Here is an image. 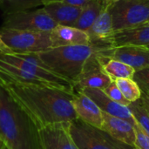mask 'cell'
<instances>
[{
	"label": "cell",
	"instance_id": "obj_1",
	"mask_svg": "<svg viewBox=\"0 0 149 149\" xmlns=\"http://www.w3.org/2000/svg\"><path fill=\"white\" fill-rule=\"evenodd\" d=\"M0 80L38 129L56 123H70L78 118L72 106L74 91L19 83L3 76Z\"/></svg>",
	"mask_w": 149,
	"mask_h": 149
},
{
	"label": "cell",
	"instance_id": "obj_2",
	"mask_svg": "<svg viewBox=\"0 0 149 149\" xmlns=\"http://www.w3.org/2000/svg\"><path fill=\"white\" fill-rule=\"evenodd\" d=\"M0 142L8 149H39L38 127L1 80Z\"/></svg>",
	"mask_w": 149,
	"mask_h": 149
},
{
	"label": "cell",
	"instance_id": "obj_3",
	"mask_svg": "<svg viewBox=\"0 0 149 149\" xmlns=\"http://www.w3.org/2000/svg\"><path fill=\"white\" fill-rule=\"evenodd\" d=\"M104 48L94 44L72 45L54 47L37 54L50 71L69 80L73 86L86 61L94 54L100 53Z\"/></svg>",
	"mask_w": 149,
	"mask_h": 149
},
{
	"label": "cell",
	"instance_id": "obj_4",
	"mask_svg": "<svg viewBox=\"0 0 149 149\" xmlns=\"http://www.w3.org/2000/svg\"><path fill=\"white\" fill-rule=\"evenodd\" d=\"M68 130L79 149H135L78 118L68 124Z\"/></svg>",
	"mask_w": 149,
	"mask_h": 149
},
{
	"label": "cell",
	"instance_id": "obj_5",
	"mask_svg": "<svg viewBox=\"0 0 149 149\" xmlns=\"http://www.w3.org/2000/svg\"><path fill=\"white\" fill-rule=\"evenodd\" d=\"M0 36L14 53H38L53 48L51 31L0 28Z\"/></svg>",
	"mask_w": 149,
	"mask_h": 149
},
{
	"label": "cell",
	"instance_id": "obj_6",
	"mask_svg": "<svg viewBox=\"0 0 149 149\" xmlns=\"http://www.w3.org/2000/svg\"><path fill=\"white\" fill-rule=\"evenodd\" d=\"M107 7L114 31L149 23V0H113Z\"/></svg>",
	"mask_w": 149,
	"mask_h": 149
},
{
	"label": "cell",
	"instance_id": "obj_7",
	"mask_svg": "<svg viewBox=\"0 0 149 149\" xmlns=\"http://www.w3.org/2000/svg\"><path fill=\"white\" fill-rule=\"evenodd\" d=\"M57 25L43 7L7 14L3 24V27L7 29L25 31H52Z\"/></svg>",
	"mask_w": 149,
	"mask_h": 149
},
{
	"label": "cell",
	"instance_id": "obj_8",
	"mask_svg": "<svg viewBox=\"0 0 149 149\" xmlns=\"http://www.w3.org/2000/svg\"><path fill=\"white\" fill-rule=\"evenodd\" d=\"M98 54L92 56L85 64L80 74L73 83L75 92L84 88H98L104 90L113 80L103 71Z\"/></svg>",
	"mask_w": 149,
	"mask_h": 149
},
{
	"label": "cell",
	"instance_id": "obj_9",
	"mask_svg": "<svg viewBox=\"0 0 149 149\" xmlns=\"http://www.w3.org/2000/svg\"><path fill=\"white\" fill-rule=\"evenodd\" d=\"M68 124L56 123L39 128V149H79L71 137Z\"/></svg>",
	"mask_w": 149,
	"mask_h": 149
},
{
	"label": "cell",
	"instance_id": "obj_10",
	"mask_svg": "<svg viewBox=\"0 0 149 149\" xmlns=\"http://www.w3.org/2000/svg\"><path fill=\"white\" fill-rule=\"evenodd\" d=\"M100 56L120 60L135 70L149 66V48L148 46L106 47L100 52Z\"/></svg>",
	"mask_w": 149,
	"mask_h": 149
},
{
	"label": "cell",
	"instance_id": "obj_11",
	"mask_svg": "<svg viewBox=\"0 0 149 149\" xmlns=\"http://www.w3.org/2000/svg\"><path fill=\"white\" fill-rule=\"evenodd\" d=\"M105 46H147L149 45V24L113 31L103 43Z\"/></svg>",
	"mask_w": 149,
	"mask_h": 149
},
{
	"label": "cell",
	"instance_id": "obj_12",
	"mask_svg": "<svg viewBox=\"0 0 149 149\" xmlns=\"http://www.w3.org/2000/svg\"><path fill=\"white\" fill-rule=\"evenodd\" d=\"M79 92H82L90 99H92L102 112L115 117L127 120L134 126L137 124L128 107L113 101L105 93L103 90L98 88H84Z\"/></svg>",
	"mask_w": 149,
	"mask_h": 149
},
{
	"label": "cell",
	"instance_id": "obj_13",
	"mask_svg": "<svg viewBox=\"0 0 149 149\" xmlns=\"http://www.w3.org/2000/svg\"><path fill=\"white\" fill-rule=\"evenodd\" d=\"M72 106L78 119L93 127L102 128V111L87 95L82 92H75L72 99Z\"/></svg>",
	"mask_w": 149,
	"mask_h": 149
},
{
	"label": "cell",
	"instance_id": "obj_14",
	"mask_svg": "<svg viewBox=\"0 0 149 149\" xmlns=\"http://www.w3.org/2000/svg\"><path fill=\"white\" fill-rule=\"evenodd\" d=\"M103 124L102 130L110 134L113 138L134 147L136 134L134 126L128 120L110 115L102 112Z\"/></svg>",
	"mask_w": 149,
	"mask_h": 149
},
{
	"label": "cell",
	"instance_id": "obj_15",
	"mask_svg": "<svg viewBox=\"0 0 149 149\" xmlns=\"http://www.w3.org/2000/svg\"><path fill=\"white\" fill-rule=\"evenodd\" d=\"M51 34L53 48L64 45L91 44L87 32L73 26L57 25L51 31Z\"/></svg>",
	"mask_w": 149,
	"mask_h": 149
},
{
	"label": "cell",
	"instance_id": "obj_16",
	"mask_svg": "<svg viewBox=\"0 0 149 149\" xmlns=\"http://www.w3.org/2000/svg\"><path fill=\"white\" fill-rule=\"evenodd\" d=\"M43 8L58 25L65 26H73L82 10V8L67 4L62 1L46 3L43 5Z\"/></svg>",
	"mask_w": 149,
	"mask_h": 149
},
{
	"label": "cell",
	"instance_id": "obj_17",
	"mask_svg": "<svg viewBox=\"0 0 149 149\" xmlns=\"http://www.w3.org/2000/svg\"><path fill=\"white\" fill-rule=\"evenodd\" d=\"M113 31L114 30L111 12L108 7L102 8L96 20L91 28L87 31L90 43L105 46L103 43L113 32Z\"/></svg>",
	"mask_w": 149,
	"mask_h": 149
},
{
	"label": "cell",
	"instance_id": "obj_18",
	"mask_svg": "<svg viewBox=\"0 0 149 149\" xmlns=\"http://www.w3.org/2000/svg\"><path fill=\"white\" fill-rule=\"evenodd\" d=\"M103 71L113 79H133L135 69L127 64L113 58H107L98 55Z\"/></svg>",
	"mask_w": 149,
	"mask_h": 149
},
{
	"label": "cell",
	"instance_id": "obj_19",
	"mask_svg": "<svg viewBox=\"0 0 149 149\" xmlns=\"http://www.w3.org/2000/svg\"><path fill=\"white\" fill-rule=\"evenodd\" d=\"M101 10L102 6L97 0H90V2L84 8H82L81 13L73 24V27L87 32Z\"/></svg>",
	"mask_w": 149,
	"mask_h": 149
},
{
	"label": "cell",
	"instance_id": "obj_20",
	"mask_svg": "<svg viewBox=\"0 0 149 149\" xmlns=\"http://www.w3.org/2000/svg\"><path fill=\"white\" fill-rule=\"evenodd\" d=\"M43 5L42 0H0V8L7 14L26 10Z\"/></svg>",
	"mask_w": 149,
	"mask_h": 149
},
{
	"label": "cell",
	"instance_id": "obj_21",
	"mask_svg": "<svg viewBox=\"0 0 149 149\" xmlns=\"http://www.w3.org/2000/svg\"><path fill=\"white\" fill-rule=\"evenodd\" d=\"M113 81L128 101L134 102L141 98L142 92L133 79H117Z\"/></svg>",
	"mask_w": 149,
	"mask_h": 149
},
{
	"label": "cell",
	"instance_id": "obj_22",
	"mask_svg": "<svg viewBox=\"0 0 149 149\" xmlns=\"http://www.w3.org/2000/svg\"><path fill=\"white\" fill-rule=\"evenodd\" d=\"M136 123L149 135V112L141 99L131 102L128 106Z\"/></svg>",
	"mask_w": 149,
	"mask_h": 149
},
{
	"label": "cell",
	"instance_id": "obj_23",
	"mask_svg": "<svg viewBox=\"0 0 149 149\" xmlns=\"http://www.w3.org/2000/svg\"><path fill=\"white\" fill-rule=\"evenodd\" d=\"M133 79L138 84L142 93L149 95V66L135 70Z\"/></svg>",
	"mask_w": 149,
	"mask_h": 149
},
{
	"label": "cell",
	"instance_id": "obj_24",
	"mask_svg": "<svg viewBox=\"0 0 149 149\" xmlns=\"http://www.w3.org/2000/svg\"><path fill=\"white\" fill-rule=\"evenodd\" d=\"M105 93L111 99L113 100V101L119 103V104H121L123 106H126V107H128L129 104L131 103L130 101H128L122 94V93L120 92V90L118 88V86H116L115 82L113 81L108 86H107L104 90Z\"/></svg>",
	"mask_w": 149,
	"mask_h": 149
},
{
	"label": "cell",
	"instance_id": "obj_25",
	"mask_svg": "<svg viewBox=\"0 0 149 149\" xmlns=\"http://www.w3.org/2000/svg\"><path fill=\"white\" fill-rule=\"evenodd\" d=\"M135 134H136V140L134 143L135 149H149V135L141 129L138 124L134 126Z\"/></svg>",
	"mask_w": 149,
	"mask_h": 149
},
{
	"label": "cell",
	"instance_id": "obj_26",
	"mask_svg": "<svg viewBox=\"0 0 149 149\" xmlns=\"http://www.w3.org/2000/svg\"><path fill=\"white\" fill-rule=\"evenodd\" d=\"M61 1L67 4L79 7V8H84L90 2V0H61Z\"/></svg>",
	"mask_w": 149,
	"mask_h": 149
},
{
	"label": "cell",
	"instance_id": "obj_27",
	"mask_svg": "<svg viewBox=\"0 0 149 149\" xmlns=\"http://www.w3.org/2000/svg\"><path fill=\"white\" fill-rule=\"evenodd\" d=\"M0 53H14L3 41L1 36H0Z\"/></svg>",
	"mask_w": 149,
	"mask_h": 149
},
{
	"label": "cell",
	"instance_id": "obj_28",
	"mask_svg": "<svg viewBox=\"0 0 149 149\" xmlns=\"http://www.w3.org/2000/svg\"><path fill=\"white\" fill-rule=\"evenodd\" d=\"M141 100H142V102L144 103V105H145V107H147V109L148 110L149 112V95L148 94H145V93H142L141 94Z\"/></svg>",
	"mask_w": 149,
	"mask_h": 149
},
{
	"label": "cell",
	"instance_id": "obj_29",
	"mask_svg": "<svg viewBox=\"0 0 149 149\" xmlns=\"http://www.w3.org/2000/svg\"><path fill=\"white\" fill-rule=\"evenodd\" d=\"M97 1L100 3V5L102 6V8H105V7L109 6L113 0H97Z\"/></svg>",
	"mask_w": 149,
	"mask_h": 149
},
{
	"label": "cell",
	"instance_id": "obj_30",
	"mask_svg": "<svg viewBox=\"0 0 149 149\" xmlns=\"http://www.w3.org/2000/svg\"><path fill=\"white\" fill-rule=\"evenodd\" d=\"M42 1H43V5H45L46 3H49L52 2H57V1H61V0H42Z\"/></svg>",
	"mask_w": 149,
	"mask_h": 149
},
{
	"label": "cell",
	"instance_id": "obj_31",
	"mask_svg": "<svg viewBox=\"0 0 149 149\" xmlns=\"http://www.w3.org/2000/svg\"><path fill=\"white\" fill-rule=\"evenodd\" d=\"M0 149H8L3 144H2L1 142H0Z\"/></svg>",
	"mask_w": 149,
	"mask_h": 149
},
{
	"label": "cell",
	"instance_id": "obj_32",
	"mask_svg": "<svg viewBox=\"0 0 149 149\" xmlns=\"http://www.w3.org/2000/svg\"><path fill=\"white\" fill-rule=\"evenodd\" d=\"M147 46H148V48H149V45H147Z\"/></svg>",
	"mask_w": 149,
	"mask_h": 149
},
{
	"label": "cell",
	"instance_id": "obj_33",
	"mask_svg": "<svg viewBox=\"0 0 149 149\" xmlns=\"http://www.w3.org/2000/svg\"><path fill=\"white\" fill-rule=\"evenodd\" d=\"M149 24V23H148V24Z\"/></svg>",
	"mask_w": 149,
	"mask_h": 149
}]
</instances>
